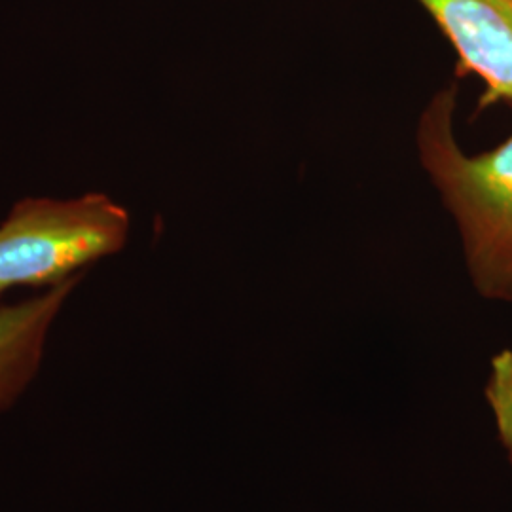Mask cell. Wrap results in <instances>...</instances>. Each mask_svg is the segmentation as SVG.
I'll use <instances>...</instances> for the list:
<instances>
[{"mask_svg": "<svg viewBox=\"0 0 512 512\" xmlns=\"http://www.w3.org/2000/svg\"><path fill=\"white\" fill-rule=\"evenodd\" d=\"M458 84L433 95L418 126L421 165L458 224L476 291L512 304V133L467 154L454 133Z\"/></svg>", "mask_w": 512, "mask_h": 512, "instance_id": "obj_1", "label": "cell"}, {"mask_svg": "<svg viewBox=\"0 0 512 512\" xmlns=\"http://www.w3.org/2000/svg\"><path fill=\"white\" fill-rule=\"evenodd\" d=\"M458 54V76L484 82L478 110L512 107L511 0H420Z\"/></svg>", "mask_w": 512, "mask_h": 512, "instance_id": "obj_3", "label": "cell"}, {"mask_svg": "<svg viewBox=\"0 0 512 512\" xmlns=\"http://www.w3.org/2000/svg\"><path fill=\"white\" fill-rule=\"evenodd\" d=\"M78 281L73 275L37 298L0 308V412L33 382L52 325Z\"/></svg>", "mask_w": 512, "mask_h": 512, "instance_id": "obj_4", "label": "cell"}, {"mask_svg": "<svg viewBox=\"0 0 512 512\" xmlns=\"http://www.w3.org/2000/svg\"><path fill=\"white\" fill-rule=\"evenodd\" d=\"M129 213L105 194L71 200L27 198L0 224V294L42 287L118 253L129 236Z\"/></svg>", "mask_w": 512, "mask_h": 512, "instance_id": "obj_2", "label": "cell"}, {"mask_svg": "<svg viewBox=\"0 0 512 512\" xmlns=\"http://www.w3.org/2000/svg\"><path fill=\"white\" fill-rule=\"evenodd\" d=\"M484 393L494 414L497 435L512 463V349H503L492 359Z\"/></svg>", "mask_w": 512, "mask_h": 512, "instance_id": "obj_5", "label": "cell"}, {"mask_svg": "<svg viewBox=\"0 0 512 512\" xmlns=\"http://www.w3.org/2000/svg\"><path fill=\"white\" fill-rule=\"evenodd\" d=\"M511 2H512V0H511Z\"/></svg>", "mask_w": 512, "mask_h": 512, "instance_id": "obj_6", "label": "cell"}]
</instances>
